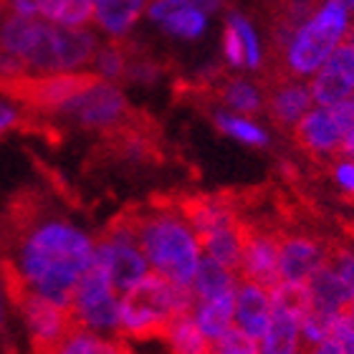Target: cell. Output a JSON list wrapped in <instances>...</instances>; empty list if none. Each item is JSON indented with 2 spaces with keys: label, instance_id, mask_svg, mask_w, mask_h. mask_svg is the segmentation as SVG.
I'll use <instances>...</instances> for the list:
<instances>
[{
  "label": "cell",
  "instance_id": "603a6c76",
  "mask_svg": "<svg viewBox=\"0 0 354 354\" xmlns=\"http://www.w3.org/2000/svg\"><path fill=\"white\" fill-rule=\"evenodd\" d=\"M238 271L225 268V266L215 263V261L205 259L200 261L198 271L190 281V294L192 299H221V296H233L238 288Z\"/></svg>",
  "mask_w": 354,
  "mask_h": 354
},
{
  "label": "cell",
  "instance_id": "cb8c5ba5",
  "mask_svg": "<svg viewBox=\"0 0 354 354\" xmlns=\"http://www.w3.org/2000/svg\"><path fill=\"white\" fill-rule=\"evenodd\" d=\"M243 241H245V228L241 223L218 228V230H213V233H207V236L200 238L203 256L215 261V263L225 266V268H233V271H238V263H241Z\"/></svg>",
  "mask_w": 354,
  "mask_h": 354
},
{
  "label": "cell",
  "instance_id": "4316f807",
  "mask_svg": "<svg viewBox=\"0 0 354 354\" xmlns=\"http://www.w3.org/2000/svg\"><path fill=\"white\" fill-rule=\"evenodd\" d=\"M160 337L165 339L170 354H207L210 349V339L192 322L190 311L170 319Z\"/></svg>",
  "mask_w": 354,
  "mask_h": 354
},
{
  "label": "cell",
  "instance_id": "ba28073f",
  "mask_svg": "<svg viewBox=\"0 0 354 354\" xmlns=\"http://www.w3.org/2000/svg\"><path fill=\"white\" fill-rule=\"evenodd\" d=\"M119 304L122 296L109 276L91 261L68 299V314L79 329L111 337L119 332Z\"/></svg>",
  "mask_w": 354,
  "mask_h": 354
},
{
  "label": "cell",
  "instance_id": "ffe728a7",
  "mask_svg": "<svg viewBox=\"0 0 354 354\" xmlns=\"http://www.w3.org/2000/svg\"><path fill=\"white\" fill-rule=\"evenodd\" d=\"M213 124L215 129L228 137V140L243 145L251 149H266L273 142L271 129L256 117H245V114H236L228 109H215L213 111Z\"/></svg>",
  "mask_w": 354,
  "mask_h": 354
},
{
  "label": "cell",
  "instance_id": "d6986e66",
  "mask_svg": "<svg viewBox=\"0 0 354 354\" xmlns=\"http://www.w3.org/2000/svg\"><path fill=\"white\" fill-rule=\"evenodd\" d=\"M180 207H183L185 218L190 221L192 230H195L200 238L207 236V233H213V230H218V228L241 223L238 221L236 205H233L228 198H218V195L192 198Z\"/></svg>",
  "mask_w": 354,
  "mask_h": 354
},
{
  "label": "cell",
  "instance_id": "f546056e",
  "mask_svg": "<svg viewBox=\"0 0 354 354\" xmlns=\"http://www.w3.org/2000/svg\"><path fill=\"white\" fill-rule=\"evenodd\" d=\"M127 64H129V56L119 44H114V41L99 44L94 59H91V66H88V74L102 79V82L119 84L127 76Z\"/></svg>",
  "mask_w": 354,
  "mask_h": 354
},
{
  "label": "cell",
  "instance_id": "74e56055",
  "mask_svg": "<svg viewBox=\"0 0 354 354\" xmlns=\"http://www.w3.org/2000/svg\"><path fill=\"white\" fill-rule=\"evenodd\" d=\"M332 339L339 344L344 354H354V299L349 301V306L344 309V314L337 319Z\"/></svg>",
  "mask_w": 354,
  "mask_h": 354
},
{
  "label": "cell",
  "instance_id": "9c48e42d",
  "mask_svg": "<svg viewBox=\"0 0 354 354\" xmlns=\"http://www.w3.org/2000/svg\"><path fill=\"white\" fill-rule=\"evenodd\" d=\"M18 306H21L23 322H26V329H28L38 354L51 352L74 329L68 309L51 301V299H44V296L18 288Z\"/></svg>",
  "mask_w": 354,
  "mask_h": 354
},
{
  "label": "cell",
  "instance_id": "4dcf8cb0",
  "mask_svg": "<svg viewBox=\"0 0 354 354\" xmlns=\"http://www.w3.org/2000/svg\"><path fill=\"white\" fill-rule=\"evenodd\" d=\"M317 3L319 0H281L279 15H276L271 30V41L276 48H281V46L286 44L291 30L317 8Z\"/></svg>",
  "mask_w": 354,
  "mask_h": 354
},
{
  "label": "cell",
  "instance_id": "8992f818",
  "mask_svg": "<svg viewBox=\"0 0 354 354\" xmlns=\"http://www.w3.org/2000/svg\"><path fill=\"white\" fill-rule=\"evenodd\" d=\"M56 114L84 129L117 132L129 119V102L119 84L88 76Z\"/></svg>",
  "mask_w": 354,
  "mask_h": 354
},
{
  "label": "cell",
  "instance_id": "52a82bcc",
  "mask_svg": "<svg viewBox=\"0 0 354 354\" xmlns=\"http://www.w3.org/2000/svg\"><path fill=\"white\" fill-rule=\"evenodd\" d=\"M94 263L109 276L119 296L134 291L152 273L137 243L132 218H119L106 228V233L96 241Z\"/></svg>",
  "mask_w": 354,
  "mask_h": 354
},
{
  "label": "cell",
  "instance_id": "bcb514c9",
  "mask_svg": "<svg viewBox=\"0 0 354 354\" xmlns=\"http://www.w3.org/2000/svg\"><path fill=\"white\" fill-rule=\"evenodd\" d=\"M337 3H342V6H347L349 10H354V0H337Z\"/></svg>",
  "mask_w": 354,
  "mask_h": 354
},
{
  "label": "cell",
  "instance_id": "6da1fadb",
  "mask_svg": "<svg viewBox=\"0 0 354 354\" xmlns=\"http://www.w3.org/2000/svg\"><path fill=\"white\" fill-rule=\"evenodd\" d=\"M8 241V268L18 288L68 309L74 286L94 261L96 238L74 218L36 205L15 215Z\"/></svg>",
  "mask_w": 354,
  "mask_h": 354
},
{
  "label": "cell",
  "instance_id": "60d3db41",
  "mask_svg": "<svg viewBox=\"0 0 354 354\" xmlns=\"http://www.w3.org/2000/svg\"><path fill=\"white\" fill-rule=\"evenodd\" d=\"M18 122H21V109L10 99H0V140L8 132H13Z\"/></svg>",
  "mask_w": 354,
  "mask_h": 354
},
{
  "label": "cell",
  "instance_id": "1f68e13d",
  "mask_svg": "<svg viewBox=\"0 0 354 354\" xmlns=\"http://www.w3.org/2000/svg\"><path fill=\"white\" fill-rule=\"evenodd\" d=\"M342 314H329V311L322 309H306L299 319V332H301L304 347H311V344H319L324 339H332L334 326H337V319Z\"/></svg>",
  "mask_w": 354,
  "mask_h": 354
},
{
  "label": "cell",
  "instance_id": "f1b7e54d",
  "mask_svg": "<svg viewBox=\"0 0 354 354\" xmlns=\"http://www.w3.org/2000/svg\"><path fill=\"white\" fill-rule=\"evenodd\" d=\"M91 10V0H46L41 8V21L56 28H88Z\"/></svg>",
  "mask_w": 354,
  "mask_h": 354
},
{
  "label": "cell",
  "instance_id": "d4e9b609",
  "mask_svg": "<svg viewBox=\"0 0 354 354\" xmlns=\"http://www.w3.org/2000/svg\"><path fill=\"white\" fill-rule=\"evenodd\" d=\"M190 317L198 329L213 342L233 329V296L221 299H192Z\"/></svg>",
  "mask_w": 354,
  "mask_h": 354
},
{
  "label": "cell",
  "instance_id": "5b68a950",
  "mask_svg": "<svg viewBox=\"0 0 354 354\" xmlns=\"http://www.w3.org/2000/svg\"><path fill=\"white\" fill-rule=\"evenodd\" d=\"M96 48L99 38L91 28H56L44 21V28L23 61V68L28 76L88 71Z\"/></svg>",
  "mask_w": 354,
  "mask_h": 354
},
{
  "label": "cell",
  "instance_id": "83f0119b",
  "mask_svg": "<svg viewBox=\"0 0 354 354\" xmlns=\"http://www.w3.org/2000/svg\"><path fill=\"white\" fill-rule=\"evenodd\" d=\"M46 354H129L122 342L74 326L64 339Z\"/></svg>",
  "mask_w": 354,
  "mask_h": 354
},
{
  "label": "cell",
  "instance_id": "8fae6325",
  "mask_svg": "<svg viewBox=\"0 0 354 354\" xmlns=\"http://www.w3.org/2000/svg\"><path fill=\"white\" fill-rule=\"evenodd\" d=\"M317 106H334L354 94V41H344L309 79Z\"/></svg>",
  "mask_w": 354,
  "mask_h": 354
},
{
  "label": "cell",
  "instance_id": "9a60e30c",
  "mask_svg": "<svg viewBox=\"0 0 354 354\" xmlns=\"http://www.w3.org/2000/svg\"><path fill=\"white\" fill-rule=\"evenodd\" d=\"M314 106L311 99L309 82L294 79V76H283L266 91V114L271 117L273 124L283 127V129H294L306 111Z\"/></svg>",
  "mask_w": 354,
  "mask_h": 354
},
{
  "label": "cell",
  "instance_id": "7402d4cb",
  "mask_svg": "<svg viewBox=\"0 0 354 354\" xmlns=\"http://www.w3.org/2000/svg\"><path fill=\"white\" fill-rule=\"evenodd\" d=\"M225 28L236 33L241 51H243V74H259L266 66V41L259 26L243 13V10H228Z\"/></svg>",
  "mask_w": 354,
  "mask_h": 354
},
{
  "label": "cell",
  "instance_id": "e0dca14e",
  "mask_svg": "<svg viewBox=\"0 0 354 354\" xmlns=\"http://www.w3.org/2000/svg\"><path fill=\"white\" fill-rule=\"evenodd\" d=\"M91 23L109 41L119 44L132 36L137 23L145 18L147 0H91Z\"/></svg>",
  "mask_w": 354,
  "mask_h": 354
},
{
  "label": "cell",
  "instance_id": "7bdbcfd3",
  "mask_svg": "<svg viewBox=\"0 0 354 354\" xmlns=\"http://www.w3.org/2000/svg\"><path fill=\"white\" fill-rule=\"evenodd\" d=\"M304 354H344V352H342V347L334 339H324V342H319V344L306 347Z\"/></svg>",
  "mask_w": 354,
  "mask_h": 354
},
{
  "label": "cell",
  "instance_id": "836d02e7",
  "mask_svg": "<svg viewBox=\"0 0 354 354\" xmlns=\"http://www.w3.org/2000/svg\"><path fill=\"white\" fill-rule=\"evenodd\" d=\"M207 354H259V347H256V339L245 337L243 332H238L233 326L223 337L210 342Z\"/></svg>",
  "mask_w": 354,
  "mask_h": 354
},
{
  "label": "cell",
  "instance_id": "d6a6232c",
  "mask_svg": "<svg viewBox=\"0 0 354 354\" xmlns=\"http://www.w3.org/2000/svg\"><path fill=\"white\" fill-rule=\"evenodd\" d=\"M337 119V124L342 129V149L339 155H347V157H354V94L347 96L344 102L334 104L329 106Z\"/></svg>",
  "mask_w": 354,
  "mask_h": 354
},
{
  "label": "cell",
  "instance_id": "8d00e7d4",
  "mask_svg": "<svg viewBox=\"0 0 354 354\" xmlns=\"http://www.w3.org/2000/svg\"><path fill=\"white\" fill-rule=\"evenodd\" d=\"M332 180L342 195L354 200V157L339 155L332 162Z\"/></svg>",
  "mask_w": 354,
  "mask_h": 354
},
{
  "label": "cell",
  "instance_id": "3957f363",
  "mask_svg": "<svg viewBox=\"0 0 354 354\" xmlns=\"http://www.w3.org/2000/svg\"><path fill=\"white\" fill-rule=\"evenodd\" d=\"M352 36V10L337 0H319L288 41L279 48L281 68L286 76L309 82L319 66Z\"/></svg>",
  "mask_w": 354,
  "mask_h": 354
},
{
  "label": "cell",
  "instance_id": "4fadbf2b",
  "mask_svg": "<svg viewBox=\"0 0 354 354\" xmlns=\"http://www.w3.org/2000/svg\"><path fill=\"white\" fill-rule=\"evenodd\" d=\"M279 238L281 236L266 228L245 230L238 276L261 286H276L279 283Z\"/></svg>",
  "mask_w": 354,
  "mask_h": 354
},
{
  "label": "cell",
  "instance_id": "c3c4849f",
  "mask_svg": "<svg viewBox=\"0 0 354 354\" xmlns=\"http://www.w3.org/2000/svg\"><path fill=\"white\" fill-rule=\"evenodd\" d=\"M354 41V10H352V36H349Z\"/></svg>",
  "mask_w": 354,
  "mask_h": 354
},
{
  "label": "cell",
  "instance_id": "484cf974",
  "mask_svg": "<svg viewBox=\"0 0 354 354\" xmlns=\"http://www.w3.org/2000/svg\"><path fill=\"white\" fill-rule=\"evenodd\" d=\"M306 296H309L311 309H322V311H329V314H344V309L352 301V296L347 294V288L342 286V281L334 276L329 263L314 279H309Z\"/></svg>",
  "mask_w": 354,
  "mask_h": 354
},
{
  "label": "cell",
  "instance_id": "ab89813d",
  "mask_svg": "<svg viewBox=\"0 0 354 354\" xmlns=\"http://www.w3.org/2000/svg\"><path fill=\"white\" fill-rule=\"evenodd\" d=\"M46 0H3V10L8 15H28V18H41V8Z\"/></svg>",
  "mask_w": 354,
  "mask_h": 354
},
{
  "label": "cell",
  "instance_id": "7c38bea8",
  "mask_svg": "<svg viewBox=\"0 0 354 354\" xmlns=\"http://www.w3.org/2000/svg\"><path fill=\"white\" fill-rule=\"evenodd\" d=\"M145 15L165 36L195 44L210 30V15L190 6L187 0H147Z\"/></svg>",
  "mask_w": 354,
  "mask_h": 354
},
{
  "label": "cell",
  "instance_id": "d590c367",
  "mask_svg": "<svg viewBox=\"0 0 354 354\" xmlns=\"http://www.w3.org/2000/svg\"><path fill=\"white\" fill-rule=\"evenodd\" d=\"M160 76H162V68L157 66L155 61L129 59V64H127V76H124V79H129V82H134V84L152 86V84L160 82Z\"/></svg>",
  "mask_w": 354,
  "mask_h": 354
},
{
  "label": "cell",
  "instance_id": "7a4b0ae2",
  "mask_svg": "<svg viewBox=\"0 0 354 354\" xmlns=\"http://www.w3.org/2000/svg\"><path fill=\"white\" fill-rule=\"evenodd\" d=\"M137 243L149 271L177 286H187L203 261V243L180 205H157L132 215Z\"/></svg>",
  "mask_w": 354,
  "mask_h": 354
},
{
  "label": "cell",
  "instance_id": "44dd1931",
  "mask_svg": "<svg viewBox=\"0 0 354 354\" xmlns=\"http://www.w3.org/2000/svg\"><path fill=\"white\" fill-rule=\"evenodd\" d=\"M221 104L223 109L245 114V117H259L266 109V88L261 82L243 74H233L221 84Z\"/></svg>",
  "mask_w": 354,
  "mask_h": 354
},
{
  "label": "cell",
  "instance_id": "30bf717a",
  "mask_svg": "<svg viewBox=\"0 0 354 354\" xmlns=\"http://www.w3.org/2000/svg\"><path fill=\"white\" fill-rule=\"evenodd\" d=\"M329 248L309 233H288L279 238V281L306 286L326 263Z\"/></svg>",
  "mask_w": 354,
  "mask_h": 354
},
{
  "label": "cell",
  "instance_id": "f6af8a7d",
  "mask_svg": "<svg viewBox=\"0 0 354 354\" xmlns=\"http://www.w3.org/2000/svg\"><path fill=\"white\" fill-rule=\"evenodd\" d=\"M6 317V296H3V288H0V322Z\"/></svg>",
  "mask_w": 354,
  "mask_h": 354
},
{
  "label": "cell",
  "instance_id": "b9f144b4",
  "mask_svg": "<svg viewBox=\"0 0 354 354\" xmlns=\"http://www.w3.org/2000/svg\"><path fill=\"white\" fill-rule=\"evenodd\" d=\"M122 152L129 160H145L149 155V142L142 134H127L124 140H122Z\"/></svg>",
  "mask_w": 354,
  "mask_h": 354
},
{
  "label": "cell",
  "instance_id": "5bb4252c",
  "mask_svg": "<svg viewBox=\"0 0 354 354\" xmlns=\"http://www.w3.org/2000/svg\"><path fill=\"white\" fill-rule=\"evenodd\" d=\"M299 147L317 160H334L342 149V129L329 106H311L291 129Z\"/></svg>",
  "mask_w": 354,
  "mask_h": 354
},
{
  "label": "cell",
  "instance_id": "f35d334b",
  "mask_svg": "<svg viewBox=\"0 0 354 354\" xmlns=\"http://www.w3.org/2000/svg\"><path fill=\"white\" fill-rule=\"evenodd\" d=\"M23 76H28V74H26V68H23L21 61L13 59L10 53L0 51V86L8 91V88L13 86V84L21 82Z\"/></svg>",
  "mask_w": 354,
  "mask_h": 354
},
{
  "label": "cell",
  "instance_id": "ee69618b",
  "mask_svg": "<svg viewBox=\"0 0 354 354\" xmlns=\"http://www.w3.org/2000/svg\"><path fill=\"white\" fill-rule=\"evenodd\" d=\"M190 6H195L198 10H203V13L207 15H215L223 10V0H187Z\"/></svg>",
  "mask_w": 354,
  "mask_h": 354
},
{
  "label": "cell",
  "instance_id": "2e32d148",
  "mask_svg": "<svg viewBox=\"0 0 354 354\" xmlns=\"http://www.w3.org/2000/svg\"><path fill=\"white\" fill-rule=\"evenodd\" d=\"M273 314L271 288L253 283V281H238L233 294V326L251 339H259L266 332Z\"/></svg>",
  "mask_w": 354,
  "mask_h": 354
},
{
  "label": "cell",
  "instance_id": "e575fe53",
  "mask_svg": "<svg viewBox=\"0 0 354 354\" xmlns=\"http://www.w3.org/2000/svg\"><path fill=\"white\" fill-rule=\"evenodd\" d=\"M329 268L354 299V245H342V248L329 253Z\"/></svg>",
  "mask_w": 354,
  "mask_h": 354
},
{
  "label": "cell",
  "instance_id": "277c9868",
  "mask_svg": "<svg viewBox=\"0 0 354 354\" xmlns=\"http://www.w3.org/2000/svg\"><path fill=\"white\" fill-rule=\"evenodd\" d=\"M192 294L187 286L149 273L140 286L122 296L119 304V332L127 339H149L160 337L170 319L187 314Z\"/></svg>",
  "mask_w": 354,
  "mask_h": 354
},
{
  "label": "cell",
  "instance_id": "ac0fdd59",
  "mask_svg": "<svg viewBox=\"0 0 354 354\" xmlns=\"http://www.w3.org/2000/svg\"><path fill=\"white\" fill-rule=\"evenodd\" d=\"M304 311L273 304L271 322L266 326V332L256 339L259 354H304V339L299 332V319Z\"/></svg>",
  "mask_w": 354,
  "mask_h": 354
},
{
  "label": "cell",
  "instance_id": "7dc6e473",
  "mask_svg": "<svg viewBox=\"0 0 354 354\" xmlns=\"http://www.w3.org/2000/svg\"><path fill=\"white\" fill-rule=\"evenodd\" d=\"M3 15H6V10H3V0H0V21H3Z\"/></svg>",
  "mask_w": 354,
  "mask_h": 354
}]
</instances>
